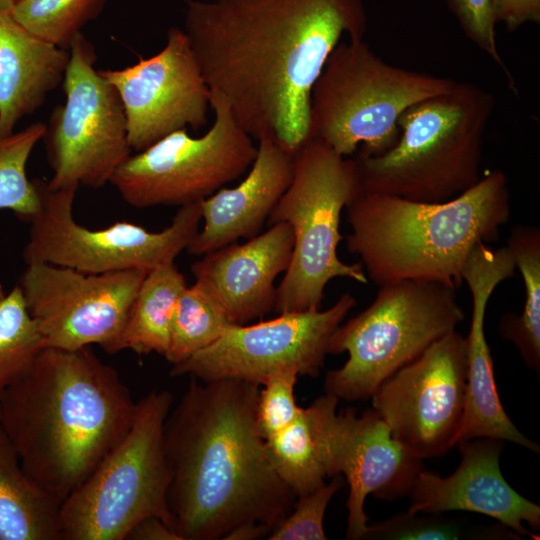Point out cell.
Masks as SVG:
<instances>
[{"label":"cell","mask_w":540,"mask_h":540,"mask_svg":"<svg viewBox=\"0 0 540 540\" xmlns=\"http://www.w3.org/2000/svg\"><path fill=\"white\" fill-rule=\"evenodd\" d=\"M184 32L210 92L252 138L295 153L311 92L342 36L363 39L361 0H185Z\"/></svg>","instance_id":"1"},{"label":"cell","mask_w":540,"mask_h":540,"mask_svg":"<svg viewBox=\"0 0 540 540\" xmlns=\"http://www.w3.org/2000/svg\"><path fill=\"white\" fill-rule=\"evenodd\" d=\"M259 385L192 378L164 424L168 505L182 540L223 539L246 522L273 528L296 495L275 472L257 424Z\"/></svg>","instance_id":"2"},{"label":"cell","mask_w":540,"mask_h":540,"mask_svg":"<svg viewBox=\"0 0 540 540\" xmlns=\"http://www.w3.org/2000/svg\"><path fill=\"white\" fill-rule=\"evenodd\" d=\"M136 410L90 346L44 347L0 397V425L25 473L60 504L129 431Z\"/></svg>","instance_id":"3"},{"label":"cell","mask_w":540,"mask_h":540,"mask_svg":"<svg viewBox=\"0 0 540 540\" xmlns=\"http://www.w3.org/2000/svg\"><path fill=\"white\" fill-rule=\"evenodd\" d=\"M346 247L378 286L401 281L462 286V270L480 242L493 243L511 215L508 180L494 170L439 203L361 191L346 206Z\"/></svg>","instance_id":"4"},{"label":"cell","mask_w":540,"mask_h":540,"mask_svg":"<svg viewBox=\"0 0 540 540\" xmlns=\"http://www.w3.org/2000/svg\"><path fill=\"white\" fill-rule=\"evenodd\" d=\"M494 98L472 83L407 108L400 136L387 152L355 157L362 189L409 200L439 203L455 198L482 178L485 131Z\"/></svg>","instance_id":"5"},{"label":"cell","mask_w":540,"mask_h":540,"mask_svg":"<svg viewBox=\"0 0 540 540\" xmlns=\"http://www.w3.org/2000/svg\"><path fill=\"white\" fill-rule=\"evenodd\" d=\"M456 82L391 65L363 39L339 42L312 88L309 138L344 157L380 156L398 141L407 108Z\"/></svg>","instance_id":"6"},{"label":"cell","mask_w":540,"mask_h":540,"mask_svg":"<svg viewBox=\"0 0 540 540\" xmlns=\"http://www.w3.org/2000/svg\"><path fill=\"white\" fill-rule=\"evenodd\" d=\"M355 158L344 157L309 138L295 153L291 182L268 217L286 222L294 238L292 257L276 289L278 313L319 310L324 290L337 277L366 284L361 263L339 259L343 209L361 191Z\"/></svg>","instance_id":"7"},{"label":"cell","mask_w":540,"mask_h":540,"mask_svg":"<svg viewBox=\"0 0 540 540\" xmlns=\"http://www.w3.org/2000/svg\"><path fill=\"white\" fill-rule=\"evenodd\" d=\"M455 291L419 280L380 285L373 302L332 334L328 353L347 352L348 359L327 372L326 393L345 401L371 398L384 380L456 330L465 314Z\"/></svg>","instance_id":"8"},{"label":"cell","mask_w":540,"mask_h":540,"mask_svg":"<svg viewBox=\"0 0 540 540\" xmlns=\"http://www.w3.org/2000/svg\"><path fill=\"white\" fill-rule=\"evenodd\" d=\"M172 403L167 390L153 391L136 402L127 434L61 503V540H125L149 516L174 530L164 448V424Z\"/></svg>","instance_id":"9"},{"label":"cell","mask_w":540,"mask_h":540,"mask_svg":"<svg viewBox=\"0 0 540 540\" xmlns=\"http://www.w3.org/2000/svg\"><path fill=\"white\" fill-rule=\"evenodd\" d=\"M41 205L30 222L22 252L26 264L47 263L84 273L150 270L186 250L199 230L201 201L179 207L171 224L159 232L126 221L89 229L73 217L78 187L51 189L38 179Z\"/></svg>","instance_id":"10"},{"label":"cell","mask_w":540,"mask_h":540,"mask_svg":"<svg viewBox=\"0 0 540 540\" xmlns=\"http://www.w3.org/2000/svg\"><path fill=\"white\" fill-rule=\"evenodd\" d=\"M214 122L200 137L175 131L130 154L110 182L136 208L184 206L201 201L243 175L257 146L233 118L226 102L210 92Z\"/></svg>","instance_id":"11"},{"label":"cell","mask_w":540,"mask_h":540,"mask_svg":"<svg viewBox=\"0 0 540 540\" xmlns=\"http://www.w3.org/2000/svg\"><path fill=\"white\" fill-rule=\"evenodd\" d=\"M65 103L50 114L43 137L51 189L103 187L131 154L127 120L115 87L95 69L97 56L82 32L69 47Z\"/></svg>","instance_id":"12"},{"label":"cell","mask_w":540,"mask_h":540,"mask_svg":"<svg viewBox=\"0 0 540 540\" xmlns=\"http://www.w3.org/2000/svg\"><path fill=\"white\" fill-rule=\"evenodd\" d=\"M355 305V297L344 293L326 310L284 312L251 325L232 324L216 342L172 366L170 374L257 385L285 370L316 377L329 354L332 334Z\"/></svg>","instance_id":"13"},{"label":"cell","mask_w":540,"mask_h":540,"mask_svg":"<svg viewBox=\"0 0 540 540\" xmlns=\"http://www.w3.org/2000/svg\"><path fill=\"white\" fill-rule=\"evenodd\" d=\"M466 373V340L454 330L384 380L371 396L372 408L410 455L442 456L456 446Z\"/></svg>","instance_id":"14"},{"label":"cell","mask_w":540,"mask_h":540,"mask_svg":"<svg viewBox=\"0 0 540 540\" xmlns=\"http://www.w3.org/2000/svg\"><path fill=\"white\" fill-rule=\"evenodd\" d=\"M338 401L326 393L309 410L326 476L343 474L349 485L346 538L358 540L369 528L366 497L394 500L408 495L423 465L393 438L373 408L361 416L353 408L337 414Z\"/></svg>","instance_id":"15"},{"label":"cell","mask_w":540,"mask_h":540,"mask_svg":"<svg viewBox=\"0 0 540 540\" xmlns=\"http://www.w3.org/2000/svg\"><path fill=\"white\" fill-rule=\"evenodd\" d=\"M146 274L141 269L92 274L31 263L17 285L45 347L97 344L109 353Z\"/></svg>","instance_id":"16"},{"label":"cell","mask_w":540,"mask_h":540,"mask_svg":"<svg viewBox=\"0 0 540 540\" xmlns=\"http://www.w3.org/2000/svg\"><path fill=\"white\" fill-rule=\"evenodd\" d=\"M99 72L120 96L132 151L187 126L200 129L208 121L210 89L183 29L170 28L155 55Z\"/></svg>","instance_id":"17"},{"label":"cell","mask_w":540,"mask_h":540,"mask_svg":"<svg viewBox=\"0 0 540 540\" xmlns=\"http://www.w3.org/2000/svg\"><path fill=\"white\" fill-rule=\"evenodd\" d=\"M461 461L454 473L442 477L424 468L410 489L408 513L476 512L489 516L517 536L539 540L525 528L540 529V507L516 492L500 470L503 441L475 438L459 442Z\"/></svg>","instance_id":"18"},{"label":"cell","mask_w":540,"mask_h":540,"mask_svg":"<svg viewBox=\"0 0 540 540\" xmlns=\"http://www.w3.org/2000/svg\"><path fill=\"white\" fill-rule=\"evenodd\" d=\"M515 262L507 246L492 248L478 243L462 270L472 298V317L466 340V398L459 442L475 438L509 441L539 453V445L524 436L505 412L494 378L493 361L484 332L486 309L494 290L515 275Z\"/></svg>","instance_id":"19"},{"label":"cell","mask_w":540,"mask_h":540,"mask_svg":"<svg viewBox=\"0 0 540 540\" xmlns=\"http://www.w3.org/2000/svg\"><path fill=\"white\" fill-rule=\"evenodd\" d=\"M293 244L291 226L274 223L246 243L235 242L204 254L192 264L191 272L228 320L244 325L274 309V282L287 270Z\"/></svg>","instance_id":"20"},{"label":"cell","mask_w":540,"mask_h":540,"mask_svg":"<svg viewBox=\"0 0 540 540\" xmlns=\"http://www.w3.org/2000/svg\"><path fill=\"white\" fill-rule=\"evenodd\" d=\"M257 141L256 157L244 180L201 201L203 226L188 244L189 254L204 255L255 237L288 188L294 153L268 136Z\"/></svg>","instance_id":"21"},{"label":"cell","mask_w":540,"mask_h":540,"mask_svg":"<svg viewBox=\"0 0 540 540\" xmlns=\"http://www.w3.org/2000/svg\"><path fill=\"white\" fill-rule=\"evenodd\" d=\"M69 57L0 9V135L13 133L62 84Z\"/></svg>","instance_id":"22"},{"label":"cell","mask_w":540,"mask_h":540,"mask_svg":"<svg viewBox=\"0 0 540 540\" xmlns=\"http://www.w3.org/2000/svg\"><path fill=\"white\" fill-rule=\"evenodd\" d=\"M60 505L25 473L0 425V540H61Z\"/></svg>","instance_id":"23"},{"label":"cell","mask_w":540,"mask_h":540,"mask_svg":"<svg viewBox=\"0 0 540 540\" xmlns=\"http://www.w3.org/2000/svg\"><path fill=\"white\" fill-rule=\"evenodd\" d=\"M186 285L174 262L147 272L109 353L130 349L139 355L155 352L164 356L170 344L175 306Z\"/></svg>","instance_id":"24"},{"label":"cell","mask_w":540,"mask_h":540,"mask_svg":"<svg viewBox=\"0 0 540 540\" xmlns=\"http://www.w3.org/2000/svg\"><path fill=\"white\" fill-rule=\"evenodd\" d=\"M516 269L523 279L525 303L520 314L508 312L499 323L502 338L511 341L526 365L540 370V229L534 225L514 226L507 239Z\"/></svg>","instance_id":"25"},{"label":"cell","mask_w":540,"mask_h":540,"mask_svg":"<svg viewBox=\"0 0 540 540\" xmlns=\"http://www.w3.org/2000/svg\"><path fill=\"white\" fill-rule=\"evenodd\" d=\"M265 447L275 472L296 497L325 483L326 473L309 407H301L288 426L266 438Z\"/></svg>","instance_id":"26"},{"label":"cell","mask_w":540,"mask_h":540,"mask_svg":"<svg viewBox=\"0 0 540 540\" xmlns=\"http://www.w3.org/2000/svg\"><path fill=\"white\" fill-rule=\"evenodd\" d=\"M232 323L217 302L197 283L181 291L173 314L165 359L172 366L216 342Z\"/></svg>","instance_id":"27"},{"label":"cell","mask_w":540,"mask_h":540,"mask_svg":"<svg viewBox=\"0 0 540 540\" xmlns=\"http://www.w3.org/2000/svg\"><path fill=\"white\" fill-rule=\"evenodd\" d=\"M45 131V123L35 122L19 132L0 135V209L27 221L39 211L41 197L38 179H28L26 165Z\"/></svg>","instance_id":"28"},{"label":"cell","mask_w":540,"mask_h":540,"mask_svg":"<svg viewBox=\"0 0 540 540\" xmlns=\"http://www.w3.org/2000/svg\"><path fill=\"white\" fill-rule=\"evenodd\" d=\"M108 0H18L9 10L31 33L69 50L74 38L103 11Z\"/></svg>","instance_id":"29"},{"label":"cell","mask_w":540,"mask_h":540,"mask_svg":"<svg viewBox=\"0 0 540 540\" xmlns=\"http://www.w3.org/2000/svg\"><path fill=\"white\" fill-rule=\"evenodd\" d=\"M45 347L16 285L0 303V397Z\"/></svg>","instance_id":"30"},{"label":"cell","mask_w":540,"mask_h":540,"mask_svg":"<svg viewBox=\"0 0 540 540\" xmlns=\"http://www.w3.org/2000/svg\"><path fill=\"white\" fill-rule=\"evenodd\" d=\"M343 485L340 475L314 491L296 498L291 511L273 528L269 540H326L324 515L334 494Z\"/></svg>","instance_id":"31"},{"label":"cell","mask_w":540,"mask_h":540,"mask_svg":"<svg viewBox=\"0 0 540 540\" xmlns=\"http://www.w3.org/2000/svg\"><path fill=\"white\" fill-rule=\"evenodd\" d=\"M298 373L285 370L271 375L259 389L257 424L264 439L288 426L299 414L294 388Z\"/></svg>","instance_id":"32"},{"label":"cell","mask_w":540,"mask_h":540,"mask_svg":"<svg viewBox=\"0 0 540 540\" xmlns=\"http://www.w3.org/2000/svg\"><path fill=\"white\" fill-rule=\"evenodd\" d=\"M365 538L401 540H454L463 538L462 528L439 514L418 516L402 513L369 525Z\"/></svg>","instance_id":"33"},{"label":"cell","mask_w":540,"mask_h":540,"mask_svg":"<svg viewBox=\"0 0 540 540\" xmlns=\"http://www.w3.org/2000/svg\"><path fill=\"white\" fill-rule=\"evenodd\" d=\"M447 6L459 22L465 35L493 61L505 68L499 54L495 32L492 0H446Z\"/></svg>","instance_id":"34"},{"label":"cell","mask_w":540,"mask_h":540,"mask_svg":"<svg viewBox=\"0 0 540 540\" xmlns=\"http://www.w3.org/2000/svg\"><path fill=\"white\" fill-rule=\"evenodd\" d=\"M496 22L510 32L525 23H540V0H492Z\"/></svg>","instance_id":"35"},{"label":"cell","mask_w":540,"mask_h":540,"mask_svg":"<svg viewBox=\"0 0 540 540\" xmlns=\"http://www.w3.org/2000/svg\"><path fill=\"white\" fill-rule=\"evenodd\" d=\"M129 540H182L164 521L149 516L139 521L127 534ZM125 539V540H126Z\"/></svg>","instance_id":"36"},{"label":"cell","mask_w":540,"mask_h":540,"mask_svg":"<svg viewBox=\"0 0 540 540\" xmlns=\"http://www.w3.org/2000/svg\"><path fill=\"white\" fill-rule=\"evenodd\" d=\"M272 528L269 526L257 523L246 522L232 529L223 539L224 540H255L269 536Z\"/></svg>","instance_id":"37"},{"label":"cell","mask_w":540,"mask_h":540,"mask_svg":"<svg viewBox=\"0 0 540 540\" xmlns=\"http://www.w3.org/2000/svg\"><path fill=\"white\" fill-rule=\"evenodd\" d=\"M18 0H0V9L9 11Z\"/></svg>","instance_id":"38"},{"label":"cell","mask_w":540,"mask_h":540,"mask_svg":"<svg viewBox=\"0 0 540 540\" xmlns=\"http://www.w3.org/2000/svg\"><path fill=\"white\" fill-rule=\"evenodd\" d=\"M6 293L2 287V285L0 284V303L4 300V298L6 297Z\"/></svg>","instance_id":"39"}]
</instances>
